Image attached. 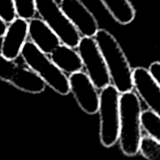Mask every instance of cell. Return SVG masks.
I'll return each instance as SVG.
<instances>
[{"label":"cell","instance_id":"obj_1","mask_svg":"<svg viewBox=\"0 0 160 160\" xmlns=\"http://www.w3.org/2000/svg\"><path fill=\"white\" fill-rule=\"evenodd\" d=\"M94 38L102 52L115 88L121 94L131 91L134 87L133 69L117 39L105 29H98Z\"/></svg>","mask_w":160,"mask_h":160},{"label":"cell","instance_id":"obj_2","mask_svg":"<svg viewBox=\"0 0 160 160\" xmlns=\"http://www.w3.org/2000/svg\"><path fill=\"white\" fill-rule=\"evenodd\" d=\"M142 106L138 96L131 91L120 95L119 141L123 153L128 157L138 154L142 141Z\"/></svg>","mask_w":160,"mask_h":160},{"label":"cell","instance_id":"obj_3","mask_svg":"<svg viewBox=\"0 0 160 160\" xmlns=\"http://www.w3.org/2000/svg\"><path fill=\"white\" fill-rule=\"evenodd\" d=\"M24 63L53 91L62 96L70 92L69 80L52 61L32 41H26L21 51Z\"/></svg>","mask_w":160,"mask_h":160},{"label":"cell","instance_id":"obj_4","mask_svg":"<svg viewBox=\"0 0 160 160\" xmlns=\"http://www.w3.org/2000/svg\"><path fill=\"white\" fill-rule=\"evenodd\" d=\"M120 95L111 84L104 87L99 95V137L104 147H112L119 140Z\"/></svg>","mask_w":160,"mask_h":160},{"label":"cell","instance_id":"obj_5","mask_svg":"<svg viewBox=\"0 0 160 160\" xmlns=\"http://www.w3.org/2000/svg\"><path fill=\"white\" fill-rule=\"evenodd\" d=\"M39 17L58 36L61 43L77 48L82 37L76 27L66 16L56 0H35Z\"/></svg>","mask_w":160,"mask_h":160},{"label":"cell","instance_id":"obj_6","mask_svg":"<svg viewBox=\"0 0 160 160\" xmlns=\"http://www.w3.org/2000/svg\"><path fill=\"white\" fill-rule=\"evenodd\" d=\"M86 73L98 89L111 83L110 73L99 47L94 38L82 37L77 46Z\"/></svg>","mask_w":160,"mask_h":160},{"label":"cell","instance_id":"obj_7","mask_svg":"<svg viewBox=\"0 0 160 160\" xmlns=\"http://www.w3.org/2000/svg\"><path fill=\"white\" fill-rule=\"evenodd\" d=\"M0 80L5 81L21 91L39 94L45 90V82L31 68L18 65L0 53Z\"/></svg>","mask_w":160,"mask_h":160},{"label":"cell","instance_id":"obj_8","mask_svg":"<svg viewBox=\"0 0 160 160\" xmlns=\"http://www.w3.org/2000/svg\"><path fill=\"white\" fill-rule=\"evenodd\" d=\"M70 92L73 94L80 108L87 114H95L99 108V95L96 85L87 73L74 72L68 77Z\"/></svg>","mask_w":160,"mask_h":160},{"label":"cell","instance_id":"obj_9","mask_svg":"<svg viewBox=\"0 0 160 160\" xmlns=\"http://www.w3.org/2000/svg\"><path fill=\"white\" fill-rule=\"evenodd\" d=\"M59 5L82 36L95 37L99 29L98 22L95 15L81 0H60Z\"/></svg>","mask_w":160,"mask_h":160},{"label":"cell","instance_id":"obj_10","mask_svg":"<svg viewBox=\"0 0 160 160\" xmlns=\"http://www.w3.org/2000/svg\"><path fill=\"white\" fill-rule=\"evenodd\" d=\"M28 36V22L22 18H16L9 22L3 37L0 53L11 60L21 55V51Z\"/></svg>","mask_w":160,"mask_h":160},{"label":"cell","instance_id":"obj_11","mask_svg":"<svg viewBox=\"0 0 160 160\" xmlns=\"http://www.w3.org/2000/svg\"><path fill=\"white\" fill-rule=\"evenodd\" d=\"M133 84L149 110L160 116V86L144 68L133 69Z\"/></svg>","mask_w":160,"mask_h":160},{"label":"cell","instance_id":"obj_12","mask_svg":"<svg viewBox=\"0 0 160 160\" xmlns=\"http://www.w3.org/2000/svg\"><path fill=\"white\" fill-rule=\"evenodd\" d=\"M28 36L31 41L44 53L51 54L52 52L61 44L58 36L42 20L32 18L28 22Z\"/></svg>","mask_w":160,"mask_h":160},{"label":"cell","instance_id":"obj_13","mask_svg":"<svg viewBox=\"0 0 160 160\" xmlns=\"http://www.w3.org/2000/svg\"><path fill=\"white\" fill-rule=\"evenodd\" d=\"M50 55L52 61L65 73L72 74L81 71L83 68L79 52L66 44H59Z\"/></svg>","mask_w":160,"mask_h":160},{"label":"cell","instance_id":"obj_14","mask_svg":"<svg viewBox=\"0 0 160 160\" xmlns=\"http://www.w3.org/2000/svg\"><path fill=\"white\" fill-rule=\"evenodd\" d=\"M111 16L120 24L130 23L136 16V10L129 0H100Z\"/></svg>","mask_w":160,"mask_h":160},{"label":"cell","instance_id":"obj_15","mask_svg":"<svg viewBox=\"0 0 160 160\" xmlns=\"http://www.w3.org/2000/svg\"><path fill=\"white\" fill-rule=\"evenodd\" d=\"M142 125L149 136L160 142V116L151 110L142 112Z\"/></svg>","mask_w":160,"mask_h":160},{"label":"cell","instance_id":"obj_16","mask_svg":"<svg viewBox=\"0 0 160 160\" xmlns=\"http://www.w3.org/2000/svg\"><path fill=\"white\" fill-rule=\"evenodd\" d=\"M140 152L147 159L160 160V142L151 136L142 137L140 143Z\"/></svg>","mask_w":160,"mask_h":160},{"label":"cell","instance_id":"obj_17","mask_svg":"<svg viewBox=\"0 0 160 160\" xmlns=\"http://www.w3.org/2000/svg\"><path fill=\"white\" fill-rule=\"evenodd\" d=\"M17 16L25 20H30L35 17L37 12L35 0H14Z\"/></svg>","mask_w":160,"mask_h":160},{"label":"cell","instance_id":"obj_18","mask_svg":"<svg viewBox=\"0 0 160 160\" xmlns=\"http://www.w3.org/2000/svg\"><path fill=\"white\" fill-rule=\"evenodd\" d=\"M0 17L8 23L17 17L14 0H0Z\"/></svg>","mask_w":160,"mask_h":160},{"label":"cell","instance_id":"obj_19","mask_svg":"<svg viewBox=\"0 0 160 160\" xmlns=\"http://www.w3.org/2000/svg\"><path fill=\"white\" fill-rule=\"evenodd\" d=\"M149 72L160 86V62H154L149 67Z\"/></svg>","mask_w":160,"mask_h":160},{"label":"cell","instance_id":"obj_20","mask_svg":"<svg viewBox=\"0 0 160 160\" xmlns=\"http://www.w3.org/2000/svg\"><path fill=\"white\" fill-rule=\"evenodd\" d=\"M8 28V22H6L1 17H0V38H3Z\"/></svg>","mask_w":160,"mask_h":160}]
</instances>
